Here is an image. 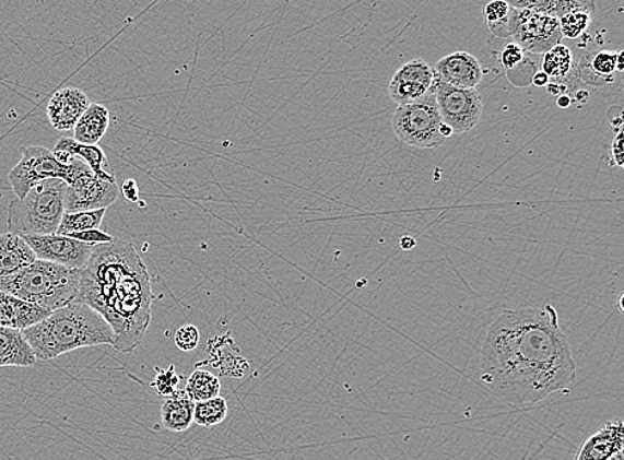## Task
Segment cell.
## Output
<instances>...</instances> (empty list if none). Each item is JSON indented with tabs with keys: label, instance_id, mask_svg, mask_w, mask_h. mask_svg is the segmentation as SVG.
<instances>
[{
	"label": "cell",
	"instance_id": "4",
	"mask_svg": "<svg viewBox=\"0 0 624 460\" xmlns=\"http://www.w3.org/2000/svg\"><path fill=\"white\" fill-rule=\"evenodd\" d=\"M81 274L82 269L35 260L20 273L0 279V291L54 311L75 303Z\"/></svg>",
	"mask_w": 624,
	"mask_h": 460
},
{
	"label": "cell",
	"instance_id": "31",
	"mask_svg": "<svg viewBox=\"0 0 624 460\" xmlns=\"http://www.w3.org/2000/svg\"><path fill=\"white\" fill-rule=\"evenodd\" d=\"M157 376L151 382V388L156 391V394L161 397H173L177 390H179V385L181 377L177 376L175 370V365H170L167 369H156Z\"/></svg>",
	"mask_w": 624,
	"mask_h": 460
},
{
	"label": "cell",
	"instance_id": "13",
	"mask_svg": "<svg viewBox=\"0 0 624 460\" xmlns=\"http://www.w3.org/2000/svg\"><path fill=\"white\" fill-rule=\"evenodd\" d=\"M434 71L440 82L462 90H476L483 78L480 60L464 51L446 55Z\"/></svg>",
	"mask_w": 624,
	"mask_h": 460
},
{
	"label": "cell",
	"instance_id": "32",
	"mask_svg": "<svg viewBox=\"0 0 624 460\" xmlns=\"http://www.w3.org/2000/svg\"><path fill=\"white\" fill-rule=\"evenodd\" d=\"M174 342L181 352H192L199 346L200 333L199 329L193 325H185L176 330Z\"/></svg>",
	"mask_w": 624,
	"mask_h": 460
},
{
	"label": "cell",
	"instance_id": "44",
	"mask_svg": "<svg viewBox=\"0 0 624 460\" xmlns=\"http://www.w3.org/2000/svg\"><path fill=\"white\" fill-rule=\"evenodd\" d=\"M624 451L616 452L615 456L611 457L609 460H624Z\"/></svg>",
	"mask_w": 624,
	"mask_h": 460
},
{
	"label": "cell",
	"instance_id": "43",
	"mask_svg": "<svg viewBox=\"0 0 624 460\" xmlns=\"http://www.w3.org/2000/svg\"><path fill=\"white\" fill-rule=\"evenodd\" d=\"M623 298H624V294L621 293L620 298H617V309H620V311L622 312V315H623V311H624V309H623Z\"/></svg>",
	"mask_w": 624,
	"mask_h": 460
},
{
	"label": "cell",
	"instance_id": "35",
	"mask_svg": "<svg viewBox=\"0 0 624 460\" xmlns=\"http://www.w3.org/2000/svg\"><path fill=\"white\" fill-rule=\"evenodd\" d=\"M611 157H613L616 167H623V131L616 132L613 145H611Z\"/></svg>",
	"mask_w": 624,
	"mask_h": 460
},
{
	"label": "cell",
	"instance_id": "3",
	"mask_svg": "<svg viewBox=\"0 0 624 460\" xmlns=\"http://www.w3.org/2000/svg\"><path fill=\"white\" fill-rule=\"evenodd\" d=\"M36 359L51 361L82 347L114 346L108 322L89 305L72 303L51 311L45 320L22 330Z\"/></svg>",
	"mask_w": 624,
	"mask_h": 460
},
{
	"label": "cell",
	"instance_id": "25",
	"mask_svg": "<svg viewBox=\"0 0 624 460\" xmlns=\"http://www.w3.org/2000/svg\"><path fill=\"white\" fill-rule=\"evenodd\" d=\"M514 9H525L562 17L574 11L596 15V0H506Z\"/></svg>",
	"mask_w": 624,
	"mask_h": 460
},
{
	"label": "cell",
	"instance_id": "40",
	"mask_svg": "<svg viewBox=\"0 0 624 460\" xmlns=\"http://www.w3.org/2000/svg\"><path fill=\"white\" fill-rule=\"evenodd\" d=\"M572 104H573L572 96H568L567 94H562L558 96V99H556V106H558V108L562 109L570 107Z\"/></svg>",
	"mask_w": 624,
	"mask_h": 460
},
{
	"label": "cell",
	"instance_id": "11",
	"mask_svg": "<svg viewBox=\"0 0 624 460\" xmlns=\"http://www.w3.org/2000/svg\"><path fill=\"white\" fill-rule=\"evenodd\" d=\"M36 259L59 266L82 269L93 255L94 245L62 235L24 236Z\"/></svg>",
	"mask_w": 624,
	"mask_h": 460
},
{
	"label": "cell",
	"instance_id": "22",
	"mask_svg": "<svg viewBox=\"0 0 624 460\" xmlns=\"http://www.w3.org/2000/svg\"><path fill=\"white\" fill-rule=\"evenodd\" d=\"M36 357L22 330L0 327V367H32Z\"/></svg>",
	"mask_w": 624,
	"mask_h": 460
},
{
	"label": "cell",
	"instance_id": "17",
	"mask_svg": "<svg viewBox=\"0 0 624 460\" xmlns=\"http://www.w3.org/2000/svg\"><path fill=\"white\" fill-rule=\"evenodd\" d=\"M52 152L63 163H70L72 157L81 158L99 179L116 182L115 176L106 170V153L99 145L82 144L73 138H62L55 144Z\"/></svg>",
	"mask_w": 624,
	"mask_h": 460
},
{
	"label": "cell",
	"instance_id": "21",
	"mask_svg": "<svg viewBox=\"0 0 624 460\" xmlns=\"http://www.w3.org/2000/svg\"><path fill=\"white\" fill-rule=\"evenodd\" d=\"M35 260L34 250L23 237L11 232L0 235V279L20 273Z\"/></svg>",
	"mask_w": 624,
	"mask_h": 460
},
{
	"label": "cell",
	"instance_id": "2",
	"mask_svg": "<svg viewBox=\"0 0 624 460\" xmlns=\"http://www.w3.org/2000/svg\"><path fill=\"white\" fill-rule=\"evenodd\" d=\"M149 268L131 243L114 238L95 245L82 268L76 298L93 308L115 333L114 349L131 353L144 340L152 318Z\"/></svg>",
	"mask_w": 624,
	"mask_h": 460
},
{
	"label": "cell",
	"instance_id": "41",
	"mask_svg": "<svg viewBox=\"0 0 624 460\" xmlns=\"http://www.w3.org/2000/svg\"><path fill=\"white\" fill-rule=\"evenodd\" d=\"M589 99H590L589 92L585 90H579L575 92V101H577L578 103H587L589 102Z\"/></svg>",
	"mask_w": 624,
	"mask_h": 460
},
{
	"label": "cell",
	"instance_id": "42",
	"mask_svg": "<svg viewBox=\"0 0 624 460\" xmlns=\"http://www.w3.org/2000/svg\"><path fill=\"white\" fill-rule=\"evenodd\" d=\"M616 71L617 72L623 71V51L617 52Z\"/></svg>",
	"mask_w": 624,
	"mask_h": 460
},
{
	"label": "cell",
	"instance_id": "28",
	"mask_svg": "<svg viewBox=\"0 0 624 460\" xmlns=\"http://www.w3.org/2000/svg\"><path fill=\"white\" fill-rule=\"evenodd\" d=\"M228 415V404L223 397L195 403L193 423L201 427H215L222 425Z\"/></svg>",
	"mask_w": 624,
	"mask_h": 460
},
{
	"label": "cell",
	"instance_id": "5",
	"mask_svg": "<svg viewBox=\"0 0 624 460\" xmlns=\"http://www.w3.org/2000/svg\"><path fill=\"white\" fill-rule=\"evenodd\" d=\"M67 184L45 180L9 207V231L16 236L55 235L64 214Z\"/></svg>",
	"mask_w": 624,
	"mask_h": 460
},
{
	"label": "cell",
	"instance_id": "19",
	"mask_svg": "<svg viewBox=\"0 0 624 460\" xmlns=\"http://www.w3.org/2000/svg\"><path fill=\"white\" fill-rule=\"evenodd\" d=\"M542 70L550 78V82L560 83L566 92L577 89L579 83L577 63L573 59L570 48L556 45L543 54Z\"/></svg>",
	"mask_w": 624,
	"mask_h": 460
},
{
	"label": "cell",
	"instance_id": "34",
	"mask_svg": "<svg viewBox=\"0 0 624 460\" xmlns=\"http://www.w3.org/2000/svg\"><path fill=\"white\" fill-rule=\"evenodd\" d=\"M69 237L73 238V240L94 245V247L95 245L109 244L114 240L113 236H109L108 233L101 231V228L71 233Z\"/></svg>",
	"mask_w": 624,
	"mask_h": 460
},
{
	"label": "cell",
	"instance_id": "12",
	"mask_svg": "<svg viewBox=\"0 0 624 460\" xmlns=\"http://www.w3.org/2000/svg\"><path fill=\"white\" fill-rule=\"evenodd\" d=\"M436 71L425 60L414 59L395 73L389 84V95L397 106H405L422 99L433 90Z\"/></svg>",
	"mask_w": 624,
	"mask_h": 460
},
{
	"label": "cell",
	"instance_id": "37",
	"mask_svg": "<svg viewBox=\"0 0 624 460\" xmlns=\"http://www.w3.org/2000/svg\"><path fill=\"white\" fill-rule=\"evenodd\" d=\"M608 119L611 127H613L614 132L622 131L623 127V110L620 106L611 107L608 110Z\"/></svg>",
	"mask_w": 624,
	"mask_h": 460
},
{
	"label": "cell",
	"instance_id": "1",
	"mask_svg": "<svg viewBox=\"0 0 624 460\" xmlns=\"http://www.w3.org/2000/svg\"><path fill=\"white\" fill-rule=\"evenodd\" d=\"M575 378L570 342L553 305L507 310L488 328L481 382L499 400L516 406L541 402Z\"/></svg>",
	"mask_w": 624,
	"mask_h": 460
},
{
	"label": "cell",
	"instance_id": "27",
	"mask_svg": "<svg viewBox=\"0 0 624 460\" xmlns=\"http://www.w3.org/2000/svg\"><path fill=\"white\" fill-rule=\"evenodd\" d=\"M107 210L85 211V212H64L60 220L57 235L69 236L71 233L99 229Z\"/></svg>",
	"mask_w": 624,
	"mask_h": 460
},
{
	"label": "cell",
	"instance_id": "14",
	"mask_svg": "<svg viewBox=\"0 0 624 460\" xmlns=\"http://www.w3.org/2000/svg\"><path fill=\"white\" fill-rule=\"evenodd\" d=\"M85 92L76 87H66L55 92L47 106V118L58 131H71L90 107Z\"/></svg>",
	"mask_w": 624,
	"mask_h": 460
},
{
	"label": "cell",
	"instance_id": "24",
	"mask_svg": "<svg viewBox=\"0 0 624 460\" xmlns=\"http://www.w3.org/2000/svg\"><path fill=\"white\" fill-rule=\"evenodd\" d=\"M108 127V109L99 103H91L76 126L73 127V139L82 144H97L107 133Z\"/></svg>",
	"mask_w": 624,
	"mask_h": 460
},
{
	"label": "cell",
	"instance_id": "16",
	"mask_svg": "<svg viewBox=\"0 0 624 460\" xmlns=\"http://www.w3.org/2000/svg\"><path fill=\"white\" fill-rule=\"evenodd\" d=\"M51 311L0 291V327L24 330L45 320Z\"/></svg>",
	"mask_w": 624,
	"mask_h": 460
},
{
	"label": "cell",
	"instance_id": "33",
	"mask_svg": "<svg viewBox=\"0 0 624 460\" xmlns=\"http://www.w3.org/2000/svg\"><path fill=\"white\" fill-rule=\"evenodd\" d=\"M526 54L528 52H526L521 46L517 45L516 42L506 45L501 52V63L504 66L506 72L516 70L526 59Z\"/></svg>",
	"mask_w": 624,
	"mask_h": 460
},
{
	"label": "cell",
	"instance_id": "20",
	"mask_svg": "<svg viewBox=\"0 0 624 460\" xmlns=\"http://www.w3.org/2000/svg\"><path fill=\"white\" fill-rule=\"evenodd\" d=\"M237 353L238 349L228 335L217 337L208 345L211 359L207 364H212L222 377L243 378L249 370V364Z\"/></svg>",
	"mask_w": 624,
	"mask_h": 460
},
{
	"label": "cell",
	"instance_id": "7",
	"mask_svg": "<svg viewBox=\"0 0 624 460\" xmlns=\"http://www.w3.org/2000/svg\"><path fill=\"white\" fill-rule=\"evenodd\" d=\"M443 122L432 90L422 99L397 107L391 126L402 143L419 150H433L446 141L439 131Z\"/></svg>",
	"mask_w": 624,
	"mask_h": 460
},
{
	"label": "cell",
	"instance_id": "36",
	"mask_svg": "<svg viewBox=\"0 0 624 460\" xmlns=\"http://www.w3.org/2000/svg\"><path fill=\"white\" fill-rule=\"evenodd\" d=\"M121 193H123L125 199L131 202L139 201V188L137 181L133 179H127L123 182V186L120 188Z\"/></svg>",
	"mask_w": 624,
	"mask_h": 460
},
{
	"label": "cell",
	"instance_id": "30",
	"mask_svg": "<svg viewBox=\"0 0 624 460\" xmlns=\"http://www.w3.org/2000/svg\"><path fill=\"white\" fill-rule=\"evenodd\" d=\"M592 14L585 11H574L570 14L560 17V28L562 38L575 40L582 38L587 28L593 21Z\"/></svg>",
	"mask_w": 624,
	"mask_h": 460
},
{
	"label": "cell",
	"instance_id": "39",
	"mask_svg": "<svg viewBox=\"0 0 624 460\" xmlns=\"http://www.w3.org/2000/svg\"><path fill=\"white\" fill-rule=\"evenodd\" d=\"M417 245V241L414 240L412 236H403L400 240V247L403 250H412Z\"/></svg>",
	"mask_w": 624,
	"mask_h": 460
},
{
	"label": "cell",
	"instance_id": "18",
	"mask_svg": "<svg viewBox=\"0 0 624 460\" xmlns=\"http://www.w3.org/2000/svg\"><path fill=\"white\" fill-rule=\"evenodd\" d=\"M617 52L587 54L577 64L579 82L601 89L615 82Z\"/></svg>",
	"mask_w": 624,
	"mask_h": 460
},
{
	"label": "cell",
	"instance_id": "29",
	"mask_svg": "<svg viewBox=\"0 0 624 460\" xmlns=\"http://www.w3.org/2000/svg\"><path fill=\"white\" fill-rule=\"evenodd\" d=\"M511 5L506 0H492L483 9V17L485 23L494 36L497 38H510L509 17Z\"/></svg>",
	"mask_w": 624,
	"mask_h": 460
},
{
	"label": "cell",
	"instance_id": "15",
	"mask_svg": "<svg viewBox=\"0 0 624 460\" xmlns=\"http://www.w3.org/2000/svg\"><path fill=\"white\" fill-rule=\"evenodd\" d=\"M623 449V422L610 421L584 441L574 460H609Z\"/></svg>",
	"mask_w": 624,
	"mask_h": 460
},
{
	"label": "cell",
	"instance_id": "26",
	"mask_svg": "<svg viewBox=\"0 0 624 460\" xmlns=\"http://www.w3.org/2000/svg\"><path fill=\"white\" fill-rule=\"evenodd\" d=\"M222 384L215 374L198 369L195 370L187 379L186 394L189 400L196 402H203L220 396Z\"/></svg>",
	"mask_w": 624,
	"mask_h": 460
},
{
	"label": "cell",
	"instance_id": "23",
	"mask_svg": "<svg viewBox=\"0 0 624 460\" xmlns=\"http://www.w3.org/2000/svg\"><path fill=\"white\" fill-rule=\"evenodd\" d=\"M193 411L195 402L189 400L185 390H177L162 404V425L168 432L186 433L193 425Z\"/></svg>",
	"mask_w": 624,
	"mask_h": 460
},
{
	"label": "cell",
	"instance_id": "8",
	"mask_svg": "<svg viewBox=\"0 0 624 460\" xmlns=\"http://www.w3.org/2000/svg\"><path fill=\"white\" fill-rule=\"evenodd\" d=\"M509 34L526 52L534 55L546 54L563 39L558 17L525 9L511 8Z\"/></svg>",
	"mask_w": 624,
	"mask_h": 460
},
{
	"label": "cell",
	"instance_id": "9",
	"mask_svg": "<svg viewBox=\"0 0 624 460\" xmlns=\"http://www.w3.org/2000/svg\"><path fill=\"white\" fill-rule=\"evenodd\" d=\"M433 91L440 119L451 128L452 133H468L479 126L483 114L479 91L451 87L440 82L437 75Z\"/></svg>",
	"mask_w": 624,
	"mask_h": 460
},
{
	"label": "cell",
	"instance_id": "38",
	"mask_svg": "<svg viewBox=\"0 0 624 460\" xmlns=\"http://www.w3.org/2000/svg\"><path fill=\"white\" fill-rule=\"evenodd\" d=\"M549 82L550 78L543 71H535L531 78V84H534L535 87H546Z\"/></svg>",
	"mask_w": 624,
	"mask_h": 460
},
{
	"label": "cell",
	"instance_id": "6",
	"mask_svg": "<svg viewBox=\"0 0 624 460\" xmlns=\"http://www.w3.org/2000/svg\"><path fill=\"white\" fill-rule=\"evenodd\" d=\"M21 152L20 163L9 174V181L17 199H23L30 189L42 181L60 179L70 186L76 177L91 170L81 158L72 157L70 163L60 162L45 146H23Z\"/></svg>",
	"mask_w": 624,
	"mask_h": 460
},
{
	"label": "cell",
	"instance_id": "10",
	"mask_svg": "<svg viewBox=\"0 0 624 460\" xmlns=\"http://www.w3.org/2000/svg\"><path fill=\"white\" fill-rule=\"evenodd\" d=\"M118 184L99 179L93 170L84 172L67 186L64 212H85L109 208L118 200Z\"/></svg>",
	"mask_w": 624,
	"mask_h": 460
}]
</instances>
